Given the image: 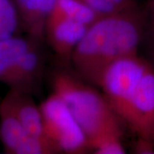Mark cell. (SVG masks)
Masks as SVG:
<instances>
[{"mask_svg":"<svg viewBox=\"0 0 154 154\" xmlns=\"http://www.w3.org/2000/svg\"><path fill=\"white\" fill-rule=\"evenodd\" d=\"M20 24L13 0H0V39L14 36Z\"/></svg>","mask_w":154,"mask_h":154,"instance_id":"13","label":"cell"},{"mask_svg":"<svg viewBox=\"0 0 154 154\" xmlns=\"http://www.w3.org/2000/svg\"><path fill=\"white\" fill-rule=\"evenodd\" d=\"M45 135L59 153L82 154L91 150L86 134L64 102L54 93L38 105Z\"/></svg>","mask_w":154,"mask_h":154,"instance_id":"3","label":"cell"},{"mask_svg":"<svg viewBox=\"0 0 154 154\" xmlns=\"http://www.w3.org/2000/svg\"><path fill=\"white\" fill-rule=\"evenodd\" d=\"M146 14L140 6L101 17L89 26L70 58L87 82L99 86L105 69L116 60L138 55L142 44Z\"/></svg>","mask_w":154,"mask_h":154,"instance_id":"1","label":"cell"},{"mask_svg":"<svg viewBox=\"0 0 154 154\" xmlns=\"http://www.w3.org/2000/svg\"><path fill=\"white\" fill-rule=\"evenodd\" d=\"M59 153L57 148L46 137L28 134L19 145L15 154H54Z\"/></svg>","mask_w":154,"mask_h":154,"instance_id":"15","label":"cell"},{"mask_svg":"<svg viewBox=\"0 0 154 154\" xmlns=\"http://www.w3.org/2000/svg\"><path fill=\"white\" fill-rule=\"evenodd\" d=\"M35 41L30 37L15 35L0 39V82L10 86L17 61Z\"/></svg>","mask_w":154,"mask_h":154,"instance_id":"11","label":"cell"},{"mask_svg":"<svg viewBox=\"0 0 154 154\" xmlns=\"http://www.w3.org/2000/svg\"><path fill=\"white\" fill-rule=\"evenodd\" d=\"M146 19L142 44L149 63L154 67V0H146L144 6Z\"/></svg>","mask_w":154,"mask_h":154,"instance_id":"17","label":"cell"},{"mask_svg":"<svg viewBox=\"0 0 154 154\" xmlns=\"http://www.w3.org/2000/svg\"><path fill=\"white\" fill-rule=\"evenodd\" d=\"M5 97L28 134L46 137L45 135L39 106L34 103L30 94L16 88H11Z\"/></svg>","mask_w":154,"mask_h":154,"instance_id":"8","label":"cell"},{"mask_svg":"<svg viewBox=\"0 0 154 154\" xmlns=\"http://www.w3.org/2000/svg\"><path fill=\"white\" fill-rule=\"evenodd\" d=\"M138 137L154 143V67L150 64L119 116Z\"/></svg>","mask_w":154,"mask_h":154,"instance_id":"5","label":"cell"},{"mask_svg":"<svg viewBox=\"0 0 154 154\" xmlns=\"http://www.w3.org/2000/svg\"><path fill=\"white\" fill-rule=\"evenodd\" d=\"M99 16L105 17L139 7L137 0H80Z\"/></svg>","mask_w":154,"mask_h":154,"instance_id":"14","label":"cell"},{"mask_svg":"<svg viewBox=\"0 0 154 154\" xmlns=\"http://www.w3.org/2000/svg\"><path fill=\"white\" fill-rule=\"evenodd\" d=\"M20 24L28 37L40 41L45 36L47 20L57 0H13Z\"/></svg>","mask_w":154,"mask_h":154,"instance_id":"7","label":"cell"},{"mask_svg":"<svg viewBox=\"0 0 154 154\" xmlns=\"http://www.w3.org/2000/svg\"><path fill=\"white\" fill-rule=\"evenodd\" d=\"M38 42L36 40L17 61L9 86L11 88H16L30 94L32 93L43 64Z\"/></svg>","mask_w":154,"mask_h":154,"instance_id":"9","label":"cell"},{"mask_svg":"<svg viewBox=\"0 0 154 154\" xmlns=\"http://www.w3.org/2000/svg\"><path fill=\"white\" fill-rule=\"evenodd\" d=\"M52 87L53 93L64 102L82 127L89 140V145L105 134H122L120 119L105 95L66 72L56 74Z\"/></svg>","mask_w":154,"mask_h":154,"instance_id":"2","label":"cell"},{"mask_svg":"<svg viewBox=\"0 0 154 154\" xmlns=\"http://www.w3.org/2000/svg\"><path fill=\"white\" fill-rule=\"evenodd\" d=\"M134 152L140 154L154 153V143L148 140L138 137L137 141L134 145Z\"/></svg>","mask_w":154,"mask_h":154,"instance_id":"18","label":"cell"},{"mask_svg":"<svg viewBox=\"0 0 154 154\" xmlns=\"http://www.w3.org/2000/svg\"><path fill=\"white\" fill-rule=\"evenodd\" d=\"M100 17L97 12L80 0H57L49 18L68 19L89 27Z\"/></svg>","mask_w":154,"mask_h":154,"instance_id":"12","label":"cell"},{"mask_svg":"<svg viewBox=\"0 0 154 154\" xmlns=\"http://www.w3.org/2000/svg\"><path fill=\"white\" fill-rule=\"evenodd\" d=\"M88 28L86 25L71 20L49 18L45 25V36L57 55L70 61L74 51Z\"/></svg>","mask_w":154,"mask_h":154,"instance_id":"6","label":"cell"},{"mask_svg":"<svg viewBox=\"0 0 154 154\" xmlns=\"http://www.w3.org/2000/svg\"><path fill=\"white\" fill-rule=\"evenodd\" d=\"M122 134L109 133L90 143L91 150L98 154H123L126 152L121 140Z\"/></svg>","mask_w":154,"mask_h":154,"instance_id":"16","label":"cell"},{"mask_svg":"<svg viewBox=\"0 0 154 154\" xmlns=\"http://www.w3.org/2000/svg\"><path fill=\"white\" fill-rule=\"evenodd\" d=\"M150 64L146 59L134 55L116 60L105 69L99 87L118 118L134 88Z\"/></svg>","mask_w":154,"mask_h":154,"instance_id":"4","label":"cell"},{"mask_svg":"<svg viewBox=\"0 0 154 154\" xmlns=\"http://www.w3.org/2000/svg\"><path fill=\"white\" fill-rule=\"evenodd\" d=\"M28 135L9 100L5 96L0 102V140L5 152L15 154L19 145Z\"/></svg>","mask_w":154,"mask_h":154,"instance_id":"10","label":"cell"}]
</instances>
